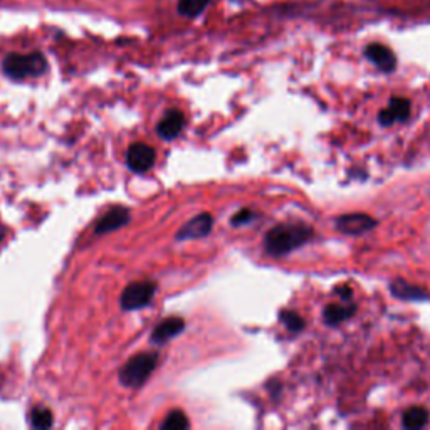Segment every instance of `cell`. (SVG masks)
<instances>
[{"mask_svg": "<svg viewBox=\"0 0 430 430\" xmlns=\"http://www.w3.org/2000/svg\"><path fill=\"white\" fill-rule=\"evenodd\" d=\"M313 237V227L306 223H279L273 227L264 239V249L269 256H286L308 242Z\"/></svg>", "mask_w": 430, "mask_h": 430, "instance_id": "obj_1", "label": "cell"}, {"mask_svg": "<svg viewBox=\"0 0 430 430\" xmlns=\"http://www.w3.org/2000/svg\"><path fill=\"white\" fill-rule=\"evenodd\" d=\"M4 72L11 79H25V77H37L44 74L47 70V61L41 53L29 54H8L2 63Z\"/></svg>", "mask_w": 430, "mask_h": 430, "instance_id": "obj_2", "label": "cell"}, {"mask_svg": "<svg viewBox=\"0 0 430 430\" xmlns=\"http://www.w3.org/2000/svg\"><path fill=\"white\" fill-rule=\"evenodd\" d=\"M157 353H140L130 358L119 370V382L128 389H138L157 368Z\"/></svg>", "mask_w": 430, "mask_h": 430, "instance_id": "obj_3", "label": "cell"}, {"mask_svg": "<svg viewBox=\"0 0 430 430\" xmlns=\"http://www.w3.org/2000/svg\"><path fill=\"white\" fill-rule=\"evenodd\" d=\"M155 291H157V285L153 281H135L124 287L119 304H122L124 311L141 309L152 303Z\"/></svg>", "mask_w": 430, "mask_h": 430, "instance_id": "obj_4", "label": "cell"}, {"mask_svg": "<svg viewBox=\"0 0 430 430\" xmlns=\"http://www.w3.org/2000/svg\"><path fill=\"white\" fill-rule=\"evenodd\" d=\"M157 160V153L150 145L146 143H131L126 153V165L135 174H145V171L152 170Z\"/></svg>", "mask_w": 430, "mask_h": 430, "instance_id": "obj_5", "label": "cell"}, {"mask_svg": "<svg viewBox=\"0 0 430 430\" xmlns=\"http://www.w3.org/2000/svg\"><path fill=\"white\" fill-rule=\"evenodd\" d=\"M214 226V217L207 212L197 215L188 221L185 226H182V229L177 232L175 239L177 240H192V239H202L205 235L210 234Z\"/></svg>", "mask_w": 430, "mask_h": 430, "instance_id": "obj_6", "label": "cell"}, {"mask_svg": "<svg viewBox=\"0 0 430 430\" xmlns=\"http://www.w3.org/2000/svg\"><path fill=\"white\" fill-rule=\"evenodd\" d=\"M377 222L367 214H345L337 219V229L348 235H360L372 230Z\"/></svg>", "mask_w": 430, "mask_h": 430, "instance_id": "obj_7", "label": "cell"}, {"mask_svg": "<svg viewBox=\"0 0 430 430\" xmlns=\"http://www.w3.org/2000/svg\"><path fill=\"white\" fill-rule=\"evenodd\" d=\"M410 101L407 98H392L389 106L378 115V122L382 126H392L397 122H407L410 116Z\"/></svg>", "mask_w": 430, "mask_h": 430, "instance_id": "obj_8", "label": "cell"}, {"mask_svg": "<svg viewBox=\"0 0 430 430\" xmlns=\"http://www.w3.org/2000/svg\"><path fill=\"white\" fill-rule=\"evenodd\" d=\"M365 56L368 61H372L380 71L392 72L397 66V56L390 47L384 44H370L365 49Z\"/></svg>", "mask_w": 430, "mask_h": 430, "instance_id": "obj_9", "label": "cell"}, {"mask_svg": "<svg viewBox=\"0 0 430 430\" xmlns=\"http://www.w3.org/2000/svg\"><path fill=\"white\" fill-rule=\"evenodd\" d=\"M130 222V210L126 207H113L103 215L100 221L94 226V232L96 234H107V232H113L119 227L126 226Z\"/></svg>", "mask_w": 430, "mask_h": 430, "instance_id": "obj_10", "label": "cell"}, {"mask_svg": "<svg viewBox=\"0 0 430 430\" xmlns=\"http://www.w3.org/2000/svg\"><path fill=\"white\" fill-rule=\"evenodd\" d=\"M183 126H185V115L180 110H170L169 113L160 119V123H158L157 133L163 140H174L180 135Z\"/></svg>", "mask_w": 430, "mask_h": 430, "instance_id": "obj_11", "label": "cell"}, {"mask_svg": "<svg viewBox=\"0 0 430 430\" xmlns=\"http://www.w3.org/2000/svg\"><path fill=\"white\" fill-rule=\"evenodd\" d=\"M183 328H185V321L182 318L178 316L167 318V320H163L160 325L153 330L152 341L155 345H163V343H167L169 339L177 337L178 333H182Z\"/></svg>", "mask_w": 430, "mask_h": 430, "instance_id": "obj_12", "label": "cell"}, {"mask_svg": "<svg viewBox=\"0 0 430 430\" xmlns=\"http://www.w3.org/2000/svg\"><path fill=\"white\" fill-rule=\"evenodd\" d=\"M356 313V304H346V306H341V304H328L322 313V318H325L326 325L334 326L339 325V322L350 320Z\"/></svg>", "mask_w": 430, "mask_h": 430, "instance_id": "obj_13", "label": "cell"}, {"mask_svg": "<svg viewBox=\"0 0 430 430\" xmlns=\"http://www.w3.org/2000/svg\"><path fill=\"white\" fill-rule=\"evenodd\" d=\"M390 291L395 298L398 299H405V301H425L429 299V294L420 287L408 285L407 281H395L392 286H390Z\"/></svg>", "mask_w": 430, "mask_h": 430, "instance_id": "obj_14", "label": "cell"}, {"mask_svg": "<svg viewBox=\"0 0 430 430\" xmlns=\"http://www.w3.org/2000/svg\"><path fill=\"white\" fill-rule=\"evenodd\" d=\"M429 410L425 407H412L403 414L402 424L405 429H422L429 424Z\"/></svg>", "mask_w": 430, "mask_h": 430, "instance_id": "obj_15", "label": "cell"}, {"mask_svg": "<svg viewBox=\"0 0 430 430\" xmlns=\"http://www.w3.org/2000/svg\"><path fill=\"white\" fill-rule=\"evenodd\" d=\"M212 0H178V14L188 19L199 17Z\"/></svg>", "mask_w": 430, "mask_h": 430, "instance_id": "obj_16", "label": "cell"}, {"mask_svg": "<svg viewBox=\"0 0 430 430\" xmlns=\"http://www.w3.org/2000/svg\"><path fill=\"white\" fill-rule=\"evenodd\" d=\"M188 427H190V422L182 410H171L160 425L162 430H185Z\"/></svg>", "mask_w": 430, "mask_h": 430, "instance_id": "obj_17", "label": "cell"}, {"mask_svg": "<svg viewBox=\"0 0 430 430\" xmlns=\"http://www.w3.org/2000/svg\"><path fill=\"white\" fill-rule=\"evenodd\" d=\"M54 424V415L49 408L36 407L31 412V425L34 429H49Z\"/></svg>", "mask_w": 430, "mask_h": 430, "instance_id": "obj_18", "label": "cell"}, {"mask_svg": "<svg viewBox=\"0 0 430 430\" xmlns=\"http://www.w3.org/2000/svg\"><path fill=\"white\" fill-rule=\"evenodd\" d=\"M281 321L285 322L286 328L292 331V333H299V331L304 328V320L294 311H282Z\"/></svg>", "mask_w": 430, "mask_h": 430, "instance_id": "obj_19", "label": "cell"}, {"mask_svg": "<svg viewBox=\"0 0 430 430\" xmlns=\"http://www.w3.org/2000/svg\"><path fill=\"white\" fill-rule=\"evenodd\" d=\"M254 217H256V215H254L252 210L242 209V210H239L237 214H234V217L230 219V223H232V226H235V227H237V226H244V223L251 222Z\"/></svg>", "mask_w": 430, "mask_h": 430, "instance_id": "obj_20", "label": "cell"}, {"mask_svg": "<svg viewBox=\"0 0 430 430\" xmlns=\"http://www.w3.org/2000/svg\"><path fill=\"white\" fill-rule=\"evenodd\" d=\"M337 294H339V298H341V299L350 301L351 299V294H353V292H351V287L350 286L345 285V286L337 287Z\"/></svg>", "mask_w": 430, "mask_h": 430, "instance_id": "obj_21", "label": "cell"}]
</instances>
